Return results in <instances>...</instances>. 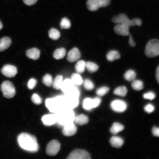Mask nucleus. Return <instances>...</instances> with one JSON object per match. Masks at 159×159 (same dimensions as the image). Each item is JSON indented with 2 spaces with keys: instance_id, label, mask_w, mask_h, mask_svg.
Listing matches in <instances>:
<instances>
[{
  "instance_id": "1",
  "label": "nucleus",
  "mask_w": 159,
  "mask_h": 159,
  "mask_svg": "<svg viewBox=\"0 0 159 159\" xmlns=\"http://www.w3.org/2000/svg\"><path fill=\"white\" fill-rule=\"evenodd\" d=\"M19 146L28 152H35L39 150V146L34 136L27 133H22L17 138Z\"/></svg>"
},
{
  "instance_id": "2",
  "label": "nucleus",
  "mask_w": 159,
  "mask_h": 159,
  "mask_svg": "<svg viewBox=\"0 0 159 159\" xmlns=\"http://www.w3.org/2000/svg\"><path fill=\"white\" fill-rule=\"evenodd\" d=\"M57 123L63 126L71 122H74L75 115L73 109L63 108L55 113Z\"/></svg>"
},
{
  "instance_id": "3",
  "label": "nucleus",
  "mask_w": 159,
  "mask_h": 159,
  "mask_svg": "<svg viewBox=\"0 0 159 159\" xmlns=\"http://www.w3.org/2000/svg\"><path fill=\"white\" fill-rule=\"evenodd\" d=\"M112 21L115 23L122 24L130 27L134 25L140 26L142 24V21L141 19H134L131 20L124 14H120L115 16L113 18Z\"/></svg>"
},
{
  "instance_id": "4",
  "label": "nucleus",
  "mask_w": 159,
  "mask_h": 159,
  "mask_svg": "<svg viewBox=\"0 0 159 159\" xmlns=\"http://www.w3.org/2000/svg\"><path fill=\"white\" fill-rule=\"evenodd\" d=\"M45 105L50 112L55 113L61 108H65L62 96H58L52 98H48L45 101Z\"/></svg>"
},
{
  "instance_id": "5",
  "label": "nucleus",
  "mask_w": 159,
  "mask_h": 159,
  "mask_svg": "<svg viewBox=\"0 0 159 159\" xmlns=\"http://www.w3.org/2000/svg\"><path fill=\"white\" fill-rule=\"evenodd\" d=\"M145 53L150 58L159 55V40L152 39L149 41L146 45Z\"/></svg>"
},
{
  "instance_id": "6",
  "label": "nucleus",
  "mask_w": 159,
  "mask_h": 159,
  "mask_svg": "<svg viewBox=\"0 0 159 159\" xmlns=\"http://www.w3.org/2000/svg\"><path fill=\"white\" fill-rule=\"evenodd\" d=\"M111 1V0H88L86 3L87 8L91 11H96L100 7H108L110 5Z\"/></svg>"
},
{
  "instance_id": "7",
  "label": "nucleus",
  "mask_w": 159,
  "mask_h": 159,
  "mask_svg": "<svg viewBox=\"0 0 159 159\" xmlns=\"http://www.w3.org/2000/svg\"><path fill=\"white\" fill-rule=\"evenodd\" d=\"M1 90L3 96L7 98H11L16 94L15 88L11 82L8 81H4L1 85Z\"/></svg>"
},
{
  "instance_id": "8",
  "label": "nucleus",
  "mask_w": 159,
  "mask_h": 159,
  "mask_svg": "<svg viewBox=\"0 0 159 159\" xmlns=\"http://www.w3.org/2000/svg\"><path fill=\"white\" fill-rule=\"evenodd\" d=\"M62 97L65 108L73 109L78 106L79 97L68 94H65Z\"/></svg>"
},
{
  "instance_id": "9",
  "label": "nucleus",
  "mask_w": 159,
  "mask_h": 159,
  "mask_svg": "<svg viewBox=\"0 0 159 159\" xmlns=\"http://www.w3.org/2000/svg\"><path fill=\"white\" fill-rule=\"evenodd\" d=\"M101 99L98 97L93 99L85 98L83 103V107L85 110H89L97 108L100 104Z\"/></svg>"
},
{
  "instance_id": "10",
  "label": "nucleus",
  "mask_w": 159,
  "mask_h": 159,
  "mask_svg": "<svg viewBox=\"0 0 159 159\" xmlns=\"http://www.w3.org/2000/svg\"><path fill=\"white\" fill-rule=\"evenodd\" d=\"M61 144L58 141L53 140L47 145L46 152L49 156H55L60 150Z\"/></svg>"
},
{
  "instance_id": "11",
  "label": "nucleus",
  "mask_w": 159,
  "mask_h": 159,
  "mask_svg": "<svg viewBox=\"0 0 159 159\" xmlns=\"http://www.w3.org/2000/svg\"><path fill=\"white\" fill-rule=\"evenodd\" d=\"M90 155L86 151L76 149L71 152L67 158L68 159H90Z\"/></svg>"
},
{
  "instance_id": "12",
  "label": "nucleus",
  "mask_w": 159,
  "mask_h": 159,
  "mask_svg": "<svg viewBox=\"0 0 159 159\" xmlns=\"http://www.w3.org/2000/svg\"><path fill=\"white\" fill-rule=\"evenodd\" d=\"M112 110L117 112H125L127 108V105L124 101L116 99L112 101L110 105Z\"/></svg>"
},
{
  "instance_id": "13",
  "label": "nucleus",
  "mask_w": 159,
  "mask_h": 159,
  "mask_svg": "<svg viewBox=\"0 0 159 159\" xmlns=\"http://www.w3.org/2000/svg\"><path fill=\"white\" fill-rule=\"evenodd\" d=\"M1 72L6 77L11 78L16 76L17 74V70L14 66L6 65L2 69Z\"/></svg>"
},
{
  "instance_id": "14",
  "label": "nucleus",
  "mask_w": 159,
  "mask_h": 159,
  "mask_svg": "<svg viewBox=\"0 0 159 159\" xmlns=\"http://www.w3.org/2000/svg\"><path fill=\"white\" fill-rule=\"evenodd\" d=\"M81 57V54L79 49L77 48H74L69 51L67 59L69 62L73 63L78 61Z\"/></svg>"
},
{
  "instance_id": "15",
  "label": "nucleus",
  "mask_w": 159,
  "mask_h": 159,
  "mask_svg": "<svg viewBox=\"0 0 159 159\" xmlns=\"http://www.w3.org/2000/svg\"><path fill=\"white\" fill-rule=\"evenodd\" d=\"M62 134L65 136H71L77 132V128L73 122L69 123L63 126Z\"/></svg>"
},
{
  "instance_id": "16",
  "label": "nucleus",
  "mask_w": 159,
  "mask_h": 159,
  "mask_svg": "<svg viewBox=\"0 0 159 159\" xmlns=\"http://www.w3.org/2000/svg\"><path fill=\"white\" fill-rule=\"evenodd\" d=\"M129 28L130 27L126 25L117 24L114 28V30L117 34L126 36L130 34Z\"/></svg>"
},
{
  "instance_id": "17",
  "label": "nucleus",
  "mask_w": 159,
  "mask_h": 159,
  "mask_svg": "<svg viewBox=\"0 0 159 159\" xmlns=\"http://www.w3.org/2000/svg\"><path fill=\"white\" fill-rule=\"evenodd\" d=\"M76 86L71 79H66L63 80L61 89L65 94H67L73 90Z\"/></svg>"
},
{
  "instance_id": "18",
  "label": "nucleus",
  "mask_w": 159,
  "mask_h": 159,
  "mask_svg": "<svg viewBox=\"0 0 159 159\" xmlns=\"http://www.w3.org/2000/svg\"><path fill=\"white\" fill-rule=\"evenodd\" d=\"M41 119L43 124L46 126H52L57 123L55 114L46 115L42 117Z\"/></svg>"
},
{
  "instance_id": "19",
  "label": "nucleus",
  "mask_w": 159,
  "mask_h": 159,
  "mask_svg": "<svg viewBox=\"0 0 159 159\" xmlns=\"http://www.w3.org/2000/svg\"><path fill=\"white\" fill-rule=\"evenodd\" d=\"M26 55L29 58L37 60L39 58L40 51L36 48H33L28 50Z\"/></svg>"
},
{
  "instance_id": "20",
  "label": "nucleus",
  "mask_w": 159,
  "mask_h": 159,
  "mask_svg": "<svg viewBox=\"0 0 159 159\" xmlns=\"http://www.w3.org/2000/svg\"><path fill=\"white\" fill-rule=\"evenodd\" d=\"M110 143L112 147L116 148H120L124 143L123 139L118 136H113L110 140Z\"/></svg>"
},
{
  "instance_id": "21",
  "label": "nucleus",
  "mask_w": 159,
  "mask_h": 159,
  "mask_svg": "<svg viewBox=\"0 0 159 159\" xmlns=\"http://www.w3.org/2000/svg\"><path fill=\"white\" fill-rule=\"evenodd\" d=\"M11 43V39L8 37H3L0 39V52L8 48Z\"/></svg>"
},
{
  "instance_id": "22",
  "label": "nucleus",
  "mask_w": 159,
  "mask_h": 159,
  "mask_svg": "<svg viewBox=\"0 0 159 159\" xmlns=\"http://www.w3.org/2000/svg\"><path fill=\"white\" fill-rule=\"evenodd\" d=\"M74 122L77 125H83L88 123L89 122V119L86 115L81 114L75 116Z\"/></svg>"
},
{
  "instance_id": "23",
  "label": "nucleus",
  "mask_w": 159,
  "mask_h": 159,
  "mask_svg": "<svg viewBox=\"0 0 159 159\" xmlns=\"http://www.w3.org/2000/svg\"><path fill=\"white\" fill-rule=\"evenodd\" d=\"M66 50L64 48H61L56 49L53 53V56L54 58L57 60H59L64 58L66 54Z\"/></svg>"
},
{
  "instance_id": "24",
  "label": "nucleus",
  "mask_w": 159,
  "mask_h": 159,
  "mask_svg": "<svg viewBox=\"0 0 159 159\" xmlns=\"http://www.w3.org/2000/svg\"><path fill=\"white\" fill-rule=\"evenodd\" d=\"M124 129V126L118 123H114L110 129L111 134H116L121 132Z\"/></svg>"
},
{
  "instance_id": "25",
  "label": "nucleus",
  "mask_w": 159,
  "mask_h": 159,
  "mask_svg": "<svg viewBox=\"0 0 159 159\" xmlns=\"http://www.w3.org/2000/svg\"><path fill=\"white\" fill-rule=\"evenodd\" d=\"M106 57L108 61H112L120 58V55L118 51L112 50L107 53Z\"/></svg>"
},
{
  "instance_id": "26",
  "label": "nucleus",
  "mask_w": 159,
  "mask_h": 159,
  "mask_svg": "<svg viewBox=\"0 0 159 159\" xmlns=\"http://www.w3.org/2000/svg\"><path fill=\"white\" fill-rule=\"evenodd\" d=\"M85 68H86V62L83 60L79 61L75 66V71L79 74L84 72Z\"/></svg>"
},
{
  "instance_id": "27",
  "label": "nucleus",
  "mask_w": 159,
  "mask_h": 159,
  "mask_svg": "<svg viewBox=\"0 0 159 159\" xmlns=\"http://www.w3.org/2000/svg\"><path fill=\"white\" fill-rule=\"evenodd\" d=\"M63 81V77L62 75H57L53 81L52 85L53 88L57 90L61 89Z\"/></svg>"
},
{
  "instance_id": "28",
  "label": "nucleus",
  "mask_w": 159,
  "mask_h": 159,
  "mask_svg": "<svg viewBox=\"0 0 159 159\" xmlns=\"http://www.w3.org/2000/svg\"><path fill=\"white\" fill-rule=\"evenodd\" d=\"M71 80L74 84L77 85H80L83 83V80L79 73H75L71 75Z\"/></svg>"
},
{
  "instance_id": "29",
  "label": "nucleus",
  "mask_w": 159,
  "mask_h": 159,
  "mask_svg": "<svg viewBox=\"0 0 159 159\" xmlns=\"http://www.w3.org/2000/svg\"><path fill=\"white\" fill-rule=\"evenodd\" d=\"M136 73L132 70H129L125 73L124 78L126 80L129 81H133L136 77Z\"/></svg>"
},
{
  "instance_id": "30",
  "label": "nucleus",
  "mask_w": 159,
  "mask_h": 159,
  "mask_svg": "<svg viewBox=\"0 0 159 159\" xmlns=\"http://www.w3.org/2000/svg\"><path fill=\"white\" fill-rule=\"evenodd\" d=\"M86 68L89 72L93 73L98 70L99 67L98 65L94 63L88 61L86 63Z\"/></svg>"
},
{
  "instance_id": "31",
  "label": "nucleus",
  "mask_w": 159,
  "mask_h": 159,
  "mask_svg": "<svg viewBox=\"0 0 159 159\" xmlns=\"http://www.w3.org/2000/svg\"><path fill=\"white\" fill-rule=\"evenodd\" d=\"M49 38L52 39H58L61 36L60 33L59 31L56 29H52L49 31Z\"/></svg>"
},
{
  "instance_id": "32",
  "label": "nucleus",
  "mask_w": 159,
  "mask_h": 159,
  "mask_svg": "<svg viewBox=\"0 0 159 159\" xmlns=\"http://www.w3.org/2000/svg\"><path fill=\"white\" fill-rule=\"evenodd\" d=\"M127 89L125 86H120L118 87L114 91L115 95L121 97H125L127 93Z\"/></svg>"
},
{
  "instance_id": "33",
  "label": "nucleus",
  "mask_w": 159,
  "mask_h": 159,
  "mask_svg": "<svg viewBox=\"0 0 159 159\" xmlns=\"http://www.w3.org/2000/svg\"><path fill=\"white\" fill-rule=\"evenodd\" d=\"M132 87L133 89L136 91H140L143 88L144 84L143 81L140 80H135L133 81Z\"/></svg>"
},
{
  "instance_id": "34",
  "label": "nucleus",
  "mask_w": 159,
  "mask_h": 159,
  "mask_svg": "<svg viewBox=\"0 0 159 159\" xmlns=\"http://www.w3.org/2000/svg\"><path fill=\"white\" fill-rule=\"evenodd\" d=\"M43 82L47 86H51L53 83L52 76L49 74L45 75L43 79Z\"/></svg>"
},
{
  "instance_id": "35",
  "label": "nucleus",
  "mask_w": 159,
  "mask_h": 159,
  "mask_svg": "<svg viewBox=\"0 0 159 159\" xmlns=\"http://www.w3.org/2000/svg\"><path fill=\"white\" fill-rule=\"evenodd\" d=\"M60 25L61 29H65L70 28L71 26L70 21L66 17L63 18L61 19Z\"/></svg>"
},
{
  "instance_id": "36",
  "label": "nucleus",
  "mask_w": 159,
  "mask_h": 159,
  "mask_svg": "<svg viewBox=\"0 0 159 159\" xmlns=\"http://www.w3.org/2000/svg\"><path fill=\"white\" fill-rule=\"evenodd\" d=\"M109 88L107 87H102L99 88L96 90V94L99 97L104 96L108 93Z\"/></svg>"
},
{
  "instance_id": "37",
  "label": "nucleus",
  "mask_w": 159,
  "mask_h": 159,
  "mask_svg": "<svg viewBox=\"0 0 159 159\" xmlns=\"http://www.w3.org/2000/svg\"><path fill=\"white\" fill-rule=\"evenodd\" d=\"M85 89L87 90H91L94 88V83L90 80L86 79L83 82Z\"/></svg>"
},
{
  "instance_id": "38",
  "label": "nucleus",
  "mask_w": 159,
  "mask_h": 159,
  "mask_svg": "<svg viewBox=\"0 0 159 159\" xmlns=\"http://www.w3.org/2000/svg\"><path fill=\"white\" fill-rule=\"evenodd\" d=\"M31 100L34 104L36 105L41 104L42 102V99L39 95L34 94L31 97Z\"/></svg>"
},
{
  "instance_id": "39",
  "label": "nucleus",
  "mask_w": 159,
  "mask_h": 159,
  "mask_svg": "<svg viewBox=\"0 0 159 159\" xmlns=\"http://www.w3.org/2000/svg\"><path fill=\"white\" fill-rule=\"evenodd\" d=\"M143 98L145 99L152 100L156 98V95L154 92L150 91V92L145 93L143 95Z\"/></svg>"
},
{
  "instance_id": "40",
  "label": "nucleus",
  "mask_w": 159,
  "mask_h": 159,
  "mask_svg": "<svg viewBox=\"0 0 159 159\" xmlns=\"http://www.w3.org/2000/svg\"><path fill=\"white\" fill-rule=\"evenodd\" d=\"M37 83L36 80L34 78H32L30 79L28 82V87L30 89H33L36 86Z\"/></svg>"
},
{
  "instance_id": "41",
  "label": "nucleus",
  "mask_w": 159,
  "mask_h": 159,
  "mask_svg": "<svg viewBox=\"0 0 159 159\" xmlns=\"http://www.w3.org/2000/svg\"><path fill=\"white\" fill-rule=\"evenodd\" d=\"M144 109L146 112L150 114V113H152L154 111L155 107L153 105L151 104H149L147 105L144 107Z\"/></svg>"
},
{
  "instance_id": "42",
  "label": "nucleus",
  "mask_w": 159,
  "mask_h": 159,
  "mask_svg": "<svg viewBox=\"0 0 159 159\" xmlns=\"http://www.w3.org/2000/svg\"><path fill=\"white\" fill-rule=\"evenodd\" d=\"M38 0H23V2L27 6H32L37 3Z\"/></svg>"
},
{
  "instance_id": "43",
  "label": "nucleus",
  "mask_w": 159,
  "mask_h": 159,
  "mask_svg": "<svg viewBox=\"0 0 159 159\" xmlns=\"http://www.w3.org/2000/svg\"><path fill=\"white\" fill-rule=\"evenodd\" d=\"M152 132L154 136L159 137V128L154 126L152 129Z\"/></svg>"
},
{
  "instance_id": "44",
  "label": "nucleus",
  "mask_w": 159,
  "mask_h": 159,
  "mask_svg": "<svg viewBox=\"0 0 159 159\" xmlns=\"http://www.w3.org/2000/svg\"><path fill=\"white\" fill-rule=\"evenodd\" d=\"M129 44L131 47H134L136 46V43H134V39H133L132 36L130 34L129 35Z\"/></svg>"
},
{
  "instance_id": "45",
  "label": "nucleus",
  "mask_w": 159,
  "mask_h": 159,
  "mask_svg": "<svg viewBox=\"0 0 159 159\" xmlns=\"http://www.w3.org/2000/svg\"><path fill=\"white\" fill-rule=\"evenodd\" d=\"M156 78L159 84V65L157 67L156 70Z\"/></svg>"
},
{
  "instance_id": "46",
  "label": "nucleus",
  "mask_w": 159,
  "mask_h": 159,
  "mask_svg": "<svg viewBox=\"0 0 159 159\" xmlns=\"http://www.w3.org/2000/svg\"><path fill=\"white\" fill-rule=\"evenodd\" d=\"M3 27L1 21H0V30H1Z\"/></svg>"
}]
</instances>
